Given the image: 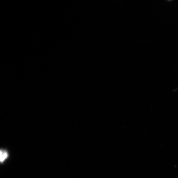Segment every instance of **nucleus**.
I'll use <instances>...</instances> for the list:
<instances>
[{
  "label": "nucleus",
  "mask_w": 178,
  "mask_h": 178,
  "mask_svg": "<svg viewBox=\"0 0 178 178\" xmlns=\"http://www.w3.org/2000/svg\"><path fill=\"white\" fill-rule=\"evenodd\" d=\"M8 154L7 152L5 151L1 150V162H3L7 158Z\"/></svg>",
  "instance_id": "1"
}]
</instances>
